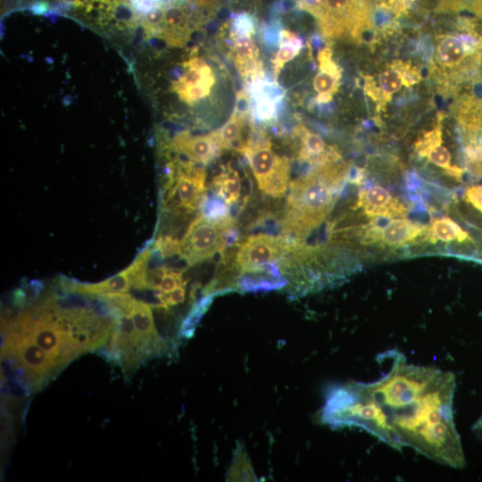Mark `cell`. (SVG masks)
Instances as JSON below:
<instances>
[{
  "label": "cell",
  "mask_w": 482,
  "mask_h": 482,
  "mask_svg": "<svg viewBox=\"0 0 482 482\" xmlns=\"http://www.w3.org/2000/svg\"><path fill=\"white\" fill-rule=\"evenodd\" d=\"M377 359L386 366L382 376L330 388L320 420L333 428H360L395 450L409 447L441 465L463 469L453 410L454 373L410 363L397 350Z\"/></svg>",
  "instance_id": "cell-1"
},
{
  "label": "cell",
  "mask_w": 482,
  "mask_h": 482,
  "mask_svg": "<svg viewBox=\"0 0 482 482\" xmlns=\"http://www.w3.org/2000/svg\"><path fill=\"white\" fill-rule=\"evenodd\" d=\"M332 201L330 187L313 175L293 180L282 219L284 236H301L316 226L329 211Z\"/></svg>",
  "instance_id": "cell-2"
},
{
  "label": "cell",
  "mask_w": 482,
  "mask_h": 482,
  "mask_svg": "<svg viewBox=\"0 0 482 482\" xmlns=\"http://www.w3.org/2000/svg\"><path fill=\"white\" fill-rule=\"evenodd\" d=\"M247 159L258 188L266 195L281 198L289 184L290 162L278 155L268 140L252 138L238 151Z\"/></svg>",
  "instance_id": "cell-3"
},
{
  "label": "cell",
  "mask_w": 482,
  "mask_h": 482,
  "mask_svg": "<svg viewBox=\"0 0 482 482\" xmlns=\"http://www.w3.org/2000/svg\"><path fill=\"white\" fill-rule=\"evenodd\" d=\"M232 217L221 221H212L199 215L185 232L181 244V258L188 265L201 262L227 248L226 232L234 224Z\"/></svg>",
  "instance_id": "cell-4"
},
{
  "label": "cell",
  "mask_w": 482,
  "mask_h": 482,
  "mask_svg": "<svg viewBox=\"0 0 482 482\" xmlns=\"http://www.w3.org/2000/svg\"><path fill=\"white\" fill-rule=\"evenodd\" d=\"M176 175L162 187V208L177 212H192L205 195V171L192 162H179Z\"/></svg>",
  "instance_id": "cell-5"
},
{
  "label": "cell",
  "mask_w": 482,
  "mask_h": 482,
  "mask_svg": "<svg viewBox=\"0 0 482 482\" xmlns=\"http://www.w3.org/2000/svg\"><path fill=\"white\" fill-rule=\"evenodd\" d=\"M107 305L127 309L136 329V345L141 361L159 355L167 349L166 343L159 335L154 321L150 305L124 293H110L100 295Z\"/></svg>",
  "instance_id": "cell-6"
},
{
  "label": "cell",
  "mask_w": 482,
  "mask_h": 482,
  "mask_svg": "<svg viewBox=\"0 0 482 482\" xmlns=\"http://www.w3.org/2000/svg\"><path fill=\"white\" fill-rule=\"evenodd\" d=\"M151 249L145 248L125 270L97 283H80L66 279L62 282L65 290L84 295H101L110 293H125L143 282L147 272Z\"/></svg>",
  "instance_id": "cell-7"
},
{
  "label": "cell",
  "mask_w": 482,
  "mask_h": 482,
  "mask_svg": "<svg viewBox=\"0 0 482 482\" xmlns=\"http://www.w3.org/2000/svg\"><path fill=\"white\" fill-rule=\"evenodd\" d=\"M470 169L482 174V98L466 100L456 106Z\"/></svg>",
  "instance_id": "cell-8"
},
{
  "label": "cell",
  "mask_w": 482,
  "mask_h": 482,
  "mask_svg": "<svg viewBox=\"0 0 482 482\" xmlns=\"http://www.w3.org/2000/svg\"><path fill=\"white\" fill-rule=\"evenodd\" d=\"M409 64L402 61L393 62L379 72L377 82L372 77H364L366 94L379 104L390 102L403 86L409 87L406 77Z\"/></svg>",
  "instance_id": "cell-9"
},
{
  "label": "cell",
  "mask_w": 482,
  "mask_h": 482,
  "mask_svg": "<svg viewBox=\"0 0 482 482\" xmlns=\"http://www.w3.org/2000/svg\"><path fill=\"white\" fill-rule=\"evenodd\" d=\"M170 148L184 159L201 164L212 161L221 150L212 133L195 136L188 131L178 133L170 143Z\"/></svg>",
  "instance_id": "cell-10"
},
{
  "label": "cell",
  "mask_w": 482,
  "mask_h": 482,
  "mask_svg": "<svg viewBox=\"0 0 482 482\" xmlns=\"http://www.w3.org/2000/svg\"><path fill=\"white\" fill-rule=\"evenodd\" d=\"M229 55L234 65L245 80H253L265 77L259 51L252 36H229Z\"/></svg>",
  "instance_id": "cell-11"
},
{
  "label": "cell",
  "mask_w": 482,
  "mask_h": 482,
  "mask_svg": "<svg viewBox=\"0 0 482 482\" xmlns=\"http://www.w3.org/2000/svg\"><path fill=\"white\" fill-rule=\"evenodd\" d=\"M319 72L313 79V87L318 93L317 102L327 104L337 93L342 76L340 67L332 59V51L324 47L318 53Z\"/></svg>",
  "instance_id": "cell-12"
},
{
  "label": "cell",
  "mask_w": 482,
  "mask_h": 482,
  "mask_svg": "<svg viewBox=\"0 0 482 482\" xmlns=\"http://www.w3.org/2000/svg\"><path fill=\"white\" fill-rule=\"evenodd\" d=\"M182 66V75L171 85L172 90L177 94L196 85H214L216 79L213 71L201 58H191L183 62Z\"/></svg>",
  "instance_id": "cell-13"
},
{
  "label": "cell",
  "mask_w": 482,
  "mask_h": 482,
  "mask_svg": "<svg viewBox=\"0 0 482 482\" xmlns=\"http://www.w3.org/2000/svg\"><path fill=\"white\" fill-rule=\"evenodd\" d=\"M245 115L233 112L228 121L212 135L220 149L234 148L239 151L245 145L243 133L246 123Z\"/></svg>",
  "instance_id": "cell-14"
},
{
  "label": "cell",
  "mask_w": 482,
  "mask_h": 482,
  "mask_svg": "<svg viewBox=\"0 0 482 482\" xmlns=\"http://www.w3.org/2000/svg\"><path fill=\"white\" fill-rule=\"evenodd\" d=\"M297 135L301 139V149L299 158L310 162H326L330 154L326 149V144L323 138L317 133L309 131L303 127L297 128Z\"/></svg>",
  "instance_id": "cell-15"
},
{
  "label": "cell",
  "mask_w": 482,
  "mask_h": 482,
  "mask_svg": "<svg viewBox=\"0 0 482 482\" xmlns=\"http://www.w3.org/2000/svg\"><path fill=\"white\" fill-rule=\"evenodd\" d=\"M421 232L419 225L404 219L392 220L380 231L382 241L388 245H401L413 240Z\"/></svg>",
  "instance_id": "cell-16"
},
{
  "label": "cell",
  "mask_w": 482,
  "mask_h": 482,
  "mask_svg": "<svg viewBox=\"0 0 482 482\" xmlns=\"http://www.w3.org/2000/svg\"><path fill=\"white\" fill-rule=\"evenodd\" d=\"M241 186L238 172L229 165L212 180L214 193L220 196L229 206L239 200Z\"/></svg>",
  "instance_id": "cell-17"
},
{
  "label": "cell",
  "mask_w": 482,
  "mask_h": 482,
  "mask_svg": "<svg viewBox=\"0 0 482 482\" xmlns=\"http://www.w3.org/2000/svg\"><path fill=\"white\" fill-rule=\"evenodd\" d=\"M278 45L279 47L273 61L276 77L284 65L300 53L303 47V41L295 33L281 29L278 35Z\"/></svg>",
  "instance_id": "cell-18"
},
{
  "label": "cell",
  "mask_w": 482,
  "mask_h": 482,
  "mask_svg": "<svg viewBox=\"0 0 482 482\" xmlns=\"http://www.w3.org/2000/svg\"><path fill=\"white\" fill-rule=\"evenodd\" d=\"M227 481H258L247 451L242 443H237L233 459L226 475Z\"/></svg>",
  "instance_id": "cell-19"
},
{
  "label": "cell",
  "mask_w": 482,
  "mask_h": 482,
  "mask_svg": "<svg viewBox=\"0 0 482 482\" xmlns=\"http://www.w3.org/2000/svg\"><path fill=\"white\" fill-rule=\"evenodd\" d=\"M392 197L389 192L381 186H374L363 195L362 204L365 212L370 216H389L391 210L388 208Z\"/></svg>",
  "instance_id": "cell-20"
},
{
  "label": "cell",
  "mask_w": 482,
  "mask_h": 482,
  "mask_svg": "<svg viewBox=\"0 0 482 482\" xmlns=\"http://www.w3.org/2000/svg\"><path fill=\"white\" fill-rule=\"evenodd\" d=\"M431 234L435 242L437 239L445 242H464L471 239L466 231L449 218L435 220L431 226Z\"/></svg>",
  "instance_id": "cell-21"
},
{
  "label": "cell",
  "mask_w": 482,
  "mask_h": 482,
  "mask_svg": "<svg viewBox=\"0 0 482 482\" xmlns=\"http://www.w3.org/2000/svg\"><path fill=\"white\" fill-rule=\"evenodd\" d=\"M201 216L212 221L221 222L229 219V205L216 193L205 195L199 206Z\"/></svg>",
  "instance_id": "cell-22"
},
{
  "label": "cell",
  "mask_w": 482,
  "mask_h": 482,
  "mask_svg": "<svg viewBox=\"0 0 482 482\" xmlns=\"http://www.w3.org/2000/svg\"><path fill=\"white\" fill-rule=\"evenodd\" d=\"M252 106L253 117L262 122H270L277 117L278 106L280 103L267 96H254Z\"/></svg>",
  "instance_id": "cell-23"
},
{
  "label": "cell",
  "mask_w": 482,
  "mask_h": 482,
  "mask_svg": "<svg viewBox=\"0 0 482 482\" xmlns=\"http://www.w3.org/2000/svg\"><path fill=\"white\" fill-rule=\"evenodd\" d=\"M214 296V295L203 296L200 302L194 306V308L181 325L179 330V335L181 337H188L193 334L196 324L211 305Z\"/></svg>",
  "instance_id": "cell-24"
},
{
  "label": "cell",
  "mask_w": 482,
  "mask_h": 482,
  "mask_svg": "<svg viewBox=\"0 0 482 482\" xmlns=\"http://www.w3.org/2000/svg\"><path fill=\"white\" fill-rule=\"evenodd\" d=\"M428 160L436 166L445 169L449 174L460 179L462 175V170L457 166H452L451 162V154L448 149L442 145H438L431 149H429L426 155Z\"/></svg>",
  "instance_id": "cell-25"
},
{
  "label": "cell",
  "mask_w": 482,
  "mask_h": 482,
  "mask_svg": "<svg viewBox=\"0 0 482 482\" xmlns=\"http://www.w3.org/2000/svg\"><path fill=\"white\" fill-rule=\"evenodd\" d=\"M255 33L254 17L248 12L236 14L232 21L229 29L231 37L253 36Z\"/></svg>",
  "instance_id": "cell-26"
},
{
  "label": "cell",
  "mask_w": 482,
  "mask_h": 482,
  "mask_svg": "<svg viewBox=\"0 0 482 482\" xmlns=\"http://www.w3.org/2000/svg\"><path fill=\"white\" fill-rule=\"evenodd\" d=\"M442 144V131L440 126L427 132L416 143L415 147L420 156H425L432 147Z\"/></svg>",
  "instance_id": "cell-27"
},
{
  "label": "cell",
  "mask_w": 482,
  "mask_h": 482,
  "mask_svg": "<svg viewBox=\"0 0 482 482\" xmlns=\"http://www.w3.org/2000/svg\"><path fill=\"white\" fill-rule=\"evenodd\" d=\"M416 0H376L378 7L386 12H390L395 16L405 14L412 7Z\"/></svg>",
  "instance_id": "cell-28"
},
{
  "label": "cell",
  "mask_w": 482,
  "mask_h": 482,
  "mask_svg": "<svg viewBox=\"0 0 482 482\" xmlns=\"http://www.w3.org/2000/svg\"><path fill=\"white\" fill-rule=\"evenodd\" d=\"M250 109H252V105L251 96L248 91H238L237 94L236 104L233 112L247 116V114L250 112Z\"/></svg>",
  "instance_id": "cell-29"
},
{
  "label": "cell",
  "mask_w": 482,
  "mask_h": 482,
  "mask_svg": "<svg viewBox=\"0 0 482 482\" xmlns=\"http://www.w3.org/2000/svg\"><path fill=\"white\" fill-rule=\"evenodd\" d=\"M465 200L482 213V185L468 187L465 192Z\"/></svg>",
  "instance_id": "cell-30"
},
{
  "label": "cell",
  "mask_w": 482,
  "mask_h": 482,
  "mask_svg": "<svg viewBox=\"0 0 482 482\" xmlns=\"http://www.w3.org/2000/svg\"><path fill=\"white\" fill-rule=\"evenodd\" d=\"M472 432L474 435L482 441V414L478 417L477 421L473 424Z\"/></svg>",
  "instance_id": "cell-31"
}]
</instances>
